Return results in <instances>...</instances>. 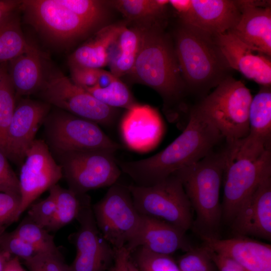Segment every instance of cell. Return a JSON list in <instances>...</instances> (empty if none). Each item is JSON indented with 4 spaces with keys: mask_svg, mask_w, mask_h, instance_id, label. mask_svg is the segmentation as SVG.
Wrapping results in <instances>:
<instances>
[{
    "mask_svg": "<svg viewBox=\"0 0 271 271\" xmlns=\"http://www.w3.org/2000/svg\"><path fill=\"white\" fill-rule=\"evenodd\" d=\"M166 20L139 23L140 47L134 65L128 74L132 80L148 86L162 98L168 119L177 121L188 113L190 95L183 79L171 36L165 30Z\"/></svg>",
    "mask_w": 271,
    "mask_h": 271,
    "instance_id": "6da1fadb",
    "label": "cell"
},
{
    "mask_svg": "<svg viewBox=\"0 0 271 271\" xmlns=\"http://www.w3.org/2000/svg\"><path fill=\"white\" fill-rule=\"evenodd\" d=\"M188 118L182 132L158 153L139 160H117L121 171L129 175L135 185L151 186L199 161L224 139L212 123L193 106Z\"/></svg>",
    "mask_w": 271,
    "mask_h": 271,
    "instance_id": "7a4b0ae2",
    "label": "cell"
},
{
    "mask_svg": "<svg viewBox=\"0 0 271 271\" xmlns=\"http://www.w3.org/2000/svg\"><path fill=\"white\" fill-rule=\"evenodd\" d=\"M183 79L190 95L202 99L233 70L223 56L215 35L178 20L172 37Z\"/></svg>",
    "mask_w": 271,
    "mask_h": 271,
    "instance_id": "3957f363",
    "label": "cell"
},
{
    "mask_svg": "<svg viewBox=\"0 0 271 271\" xmlns=\"http://www.w3.org/2000/svg\"><path fill=\"white\" fill-rule=\"evenodd\" d=\"M225 148L214 149L199 161L175 173L180 180L196 214L200 235L216 237L222 215L220 191L225 162ZM196 228V229H197Z\"/></svg>",
    "mask_w": 271,
    "mask_h": 271,
    "instance_id": "277c9868",
    "label": "cell"
},
{
    "mask_svg": "<svg viewBox=\"0 0 271 271\" xmlns=\"http://www.w3.org/2000/svg\"><path fill=\"white\" fill-rule=\"evenodd\" d=\"M252 96L240 80L230 77L193 106L219 131L226 143L245 138Z\"/></svg>",
    "mask_w": 271,
    "mask_h": 271,
    "instance_id": "5b68a950",
    "label": "cell"
},
{
    "mask_svg": "<svg viewBox=\"0 0 271 271\" xmlns=\"http://www.w3.org/2000/svg\"><path fill=\"white\" fill-rule=\"evenodd\" d=\"M92 207L100 233L114 250L125 247L131 253L142 216L133 204L128 187L115 183Z\"/></svg>",
    "mask_w": 271,
    "mask_h": 271,
    "instance_id": "8992f818",
    "label": "cell"
},
{
    "mask_svg": "<svg viewBox=\"0 0 271 271\" xmlns=\"http://www.w3.org/2000/svg\"><path fill=\"white\" fill-rule=\"evenodd\" d=\"M128 187L140 214L165 221L184 233L193 225L190 201L175 174L151 186Z\"/></svg>",
    "mask_w": 271,
    "mask_h": 271,
    "instance_id": "52a82bcc",
    "label": "cell"
},
{
    "mask_svg": "<svg viewBox=\"0 0 271 271\" xmlns=\"http://www.w3.org/2000/svg\"><path fill=\"white\" fill-rule=\"evenodd\" d=\"M222 215L232 220L242 202L250 195L264 173L271 168V151L259 156L240 152L235 143H226Z\"/></svg>",
    "mask_w": 271,
    "mask_h": 271,
    "instance_id": "ba28073f",
    "label": "cell"
},
{
    "mask_svg": "<svg viewBox=\"0 0 271 271\" xmlns=\"http://www.w3.org/2000/svg\"><path fill=\"white\" fill-rule=\"evenodd\" d=\"M114 153L101 149L71 151L56 155L69 189L84 194L117 182L121 170Z\"/></svg>",
    "mask_w": 271,
    "mask_h": 271,
    "instance_id": "9c48e42d",
    "label": "cell"
},
{
    "mask_svg": "<svg viewBox=\"0 0 271 271\" xmlns=\"http://www.w3.org/2000/svg\"><path fill=\"white\" fill-rule=\"evenodd\" d=\"M46 136L55 154L90 150L120 148L98 124L62 109L49 112L44 121Z\"/></svg>",
    "mask_w": 271,
    "mask_h": 271,
    "instance_id": "30bf717a",
    "label": "cell"
},
{
    "mask_svg": "<svg viewBox=\"0 0 271 271\" xmlns=\"http://www.w3.org/2000/svg\"><path fill=\"white\" fill-rule=\"evenodd\" d=\"M39 90L45 102L97 124L111 125L117 117V109L100 102L61 72L50 75Z\"/></svg>",
    "mask_w": 271,
    "mask_h": 271,
    "instance_id": "8fae6325",
    "label": "cell"
},
{
    "mask_svg": "<svg viewBox=\"0 0 271 271\" xmlns=\"http://www.w3.org/2000/svg\"><path fill=\"white\" fill-rule=\"evenodd\" d=\"M20 9L27 22L50 40L61 44L75 42L96 27L61 4L59 0H24Z\"/></svg>",
    "mask_w": 271,
    "mask_h": 271,
    "instance_id": "7c38bea8",
    "label": "cell"
},
{
    "mask_svg": "<svg viewBox=\"0 0 271 271\" xmlns=\"http://www.w3.org/2000/svg\"><path fill=\"white\" fill-rule=\"evenodd\" d=\"M62 177V168L55 161L48 145L43 140L35 139L27 151L21 168L19 216L42 193L57 184Z\"/></svg>",
    "mask_w": 271,
    "mask_h": 271,
    "instance_id": "4fadbf2b",
    "label": "cell"
},
{
    "mask_svg": "<svg viewBox=\"0 0 271 271\" xmlns=\"http://www.w3.org/2000/svg\"><path fill=\"white\" fill-rule=\"evenodd\" d=\"M178 20L212 35L231 30L238 23L239 0H170Z\"/></svg>",
    "mask_w": 271,
    "mask_h": 271,
    "instance_id": "5bb4252c",
    "label": "cell"
},
{
    "mask_svg": "<svg viewBox=\"0 0 271 271\" xmlns=\"http://www.w3.org/2000/svg\"><path fill=\"white\" fill-rule=\"evenodd\" d=\"M92 207L89 198L76 218L79 223L74 236L76 254L70 271H105L113 260L114 250L100 233Z\"/></svg>",
    "mask_w": 271,
    "mask_h": 271,
    "instance_id": "9a60e30c",
    "label": "cell"
},
{
    "mask_svg": "<svg viewBox=\"0 0 271 271\" xmlns=\"http://www.w3.org/2000/svg\"><path fill=\"white\" fill-rule=\"evenodd\" d=\"M238 236L271 238V168L262 175L250 195L242 202L232 220Z\"/></svg>",
    "mask_w": 271,
    "mask_h": 271,
    "instance_id": "2e32d148",
    "label": "cell"
},
{
    "mask_svg": "<svg viewBox=\"0 0 271 271\" xmlns=\"http://www.w3.org/2000/svg\"><path fill=\"white\" fill-rule=\"evenodd\" d=\"M50 110V105L45 102L22 99L16 104L7 135L8 158L19 164L22 163Z\"/></svg>",
    "mask_w": 271,
    "mask_h": 271,
    "instance_id": "e0dca14e",
    "label": "cell"
},
{
    "mask_svg": "<svg viewBox=\"0 0 271 271\" xmlns=\"http://www.w3.org/2000/svg\"><path fill=\"white\" fill-rule=\"evenodd\" d=\"M126 110L119 127L123 142L133 151L149 152L162 135V122L158 111L149 105L138 103Z\"/></svg>",
    "mask_w": 271,
    "mask_h": 271,
    "instance_id": "ac0fdd59",
    "label": "cell"
},
{
    "mask_svg": "<svg viewBox=\"0 0 271 271\" xmlns=\"http://www.w3.org/2000/svg\"><path fill=\"white\" fill-rule=\"evenodd\" d=\"M239 1L240 19L229 31L253 50L271 57L270 1Z\"/></svg>",
    "mask_w": 271,
    "mask_h": 271,
    "instance_id": "d6986e66",
    "label": "cell"
},
{
    "mask_svg": "<svg viewBox=\"0 0 271 271\" xmlns=\"http://www.w3.org/2000/svg\"><path fill=\"white\" fill-rule=\"evenodd\" d=\"M215 37L232 69L261 86H270L271 57L253 50L229 31Z\"/></svg>",
    "mask_w": 271,
    "mask_h": 271,
    "instance_id": "ffe728a7",
    "label": "cell"
},
{
    "mask_svg": "<svg viewBox=\"0 0 271 271\" xmlns=\"http://www.w3.org/2000/svg\"><path fill=\"white\" fill-rule=\"evenodd\" d=\"M203 245L249 271H271V245L244 236L221 239L201 236Z\"/></svg>",
    "mask_w": 271,
    "mask_h": 271,
    "instance_id": "44dd1931",
    "label": "cell"
},
{
    "mask_svg": "<svg viewBox=\"0 0 271 271\" xmlns=\"http://www.w3.org/2000/svg\"><path fill=\"white\" fill-rule=\"evenodd\" d=\"M247 136L237 142L242 151L259 156L271 151V88L261 86L252 97L248 114Z\"/></svg>",
    "mask_w": 271,
    "mask_h": 271,
    "instance_id": "7402d4cb",
    "label": "cell"
},
{
    "mask_svg": "<svg viewBox=\"0 0 271 271\" xmlns=\"http://www.w3.org/2000/svg\"><path fill=\"white\" fill-rule=\"evenodd\" d=\"M142 216V225L132 251L141 246L154 253L170 255L179 250L186 252L192 247L185 233L178 228L163 220Z\"/></svg>",
    "mask_w": 271,
    "mask_h": 271,
    "instance_id": "603a6c76",
    "label": "cell"
},
{
    "mask_svg": "<svg viewBox=\"0 0 271 271\" xmlns=\"http://www.w3.org/2000/svg\"><path fill=\"white\" fill-rule=\"evenodd\" d=\"M8 73L17 98L38 91L42 85L43 67L40 53L34 46L10 62Z\"/></svg>",
    "mask_w": 271,
    "mask_h": 271,
    "instance_id": "cb8c5ba5",
    "label": "cell"
},
{
    "mask_svg": "<svg viewBox=\"0 0 271 271\" xmlns=\"http://www.w3.org/2000/svg\"><path fill=\"white\" fill-rule=\"evenodd\" d=\"M122 25H113L100 29L90 40L79 47L69 57V66L101 69L109 62V51Z\"/></svg>",
    "mask_w": 271,
    "mask_h": 271,
    "instance_id": "d4e9b609",
    "label": "cell"
},
{
    "mask_svg": "<svg viewBox=\"0 0 271 271\" xmlns=\"http://www.w3.org/2000/svg\"><path fill=\"white\" fill-rule=\"evenodd\" d=\"M141 35L140 24L129 28L122 26L114 43L115 50L109 57L110 72L115 77L119 78L131 70L139 53Z\"/></svg>",
    "mask_w": 271,
    "mask_h": 271,
    "instance_id": "484cf974",
    "label": "cell"
},
{
    "mask_svg": "<svg viewBox=\"0 0 271 271\" xmlns=\"http://www.w3.org/2000/svg\"><path fill=\"white\" fill-rule=\"evenodd\" d=\"M111 5L130 21L139 23L166 20L168 0H116Z\"/></svg>",
    "mask_w": 271,
    "mask_h": 271,
    "instance_id": "4316f807",
    "label": "cell"
},
{
    "mask_svg": "<svg viewBox=\"0 0 271 271\" xmlns=\"http://www.w3.org/2000/svg\"><path fill=\"white\" fill-rule=\"evenodd\" d=\"M50 189L55 194L56 207L54 216L46 230L56 232L76 219L83 204L90 197L86 194H77L58 184Z\"/></svg>",
    "mask_w": 271,
    "mask_h": 271,
    "instance_id": "83f0119b",
    "label": "cell"
},
{
    "mask_svg": "<svg viewBox=\"0 0 271 271\" xmlns=\"http://www.w3.org/2000/svg\"><path fill=\"white\" fill-rule=\"evenodd\" d=\"M31 46L24 36L17 12L0 24V64L10 62Z\"/></svg>",
    "mask_w": 271,
    "mask_h": 271,
    "instance_id": "f1b7e54d",
    "label": "cell"
},
{
    "mask_svg": "<svg viewBox=\"0 0 271 271\" xmlns=\"http://www.w3.org/2000/svg\"><path fill=\"white\" fill-rule=\"evenodd\" d=\"M84 88L99 101L112 108L127 109L137 103L127 86L118 78L105 87L94 86Z\"/></svg>",
    "mask_w": 271,
    "mask_h": 271,
    "instance_id": "f546056e",
    "label": "cell"
},
{
    "mask_svg": "<svg viewBox=\"0 0 271 271\" xmlns=\"http://www.w3.org/2000/svg\"><path fill=\"white\" fill-rule=\"evenodd\" d=\"M16 99L7 71L0 83V150L5 154L7 135L16 106Z\"/></svg>",
    "mask_w": 271,
    "mask_h": 271,
    "instance_id": "4dcf8cb0",
    "label": "cell"
},
{
    "mask_svg": "<svg viewBox=\"0 0 271 271\" xmlns=\"http://www.w3.org/2000/svg\"><path fill=\"white\" fill-rule=\"evenodd\" d=\"M13 231L33 245L38 252L58 248L54 237L46 229L37 225L27 216Z\"/></svg>",
    "mask_w": 271,
    "mask_h": 271,
    "instance_id": "1f68e13d",
    "label": "cell"
},
{
    "mask_svg": "<svg viewBox=\"0 0 271 271\" xmlns=\"http://www.w3.org/2000/svg\"><path fill=\"white\" fill-rule=\"evenodd\" d=\"M61 4L95 26L103 22L107 16L104 3L95 0H59Z\"/></svg>",
    "mask_w": 271,
    "mask_h": 271,
    "instance_id": "d6a6232c",
    "label": "cell"
},
{
    "mask_svg": "<svg viewBox=\"0 0 271 271\" xmlns=\"http://www.w3.org/2000/svg\"><path fill=\"white\" fill-rule=\"evenodd\" d=\"M132 252L140 271H180L170 255L154 253L141 246Z\"/></svg>",
    "mask_w": 271,
    "mask_h": 271,
    "instance_id": "836d02e7",
    "label": "cell"
},
{
    "mask_svg": "<svg viewBox=\"0 0 271 271\" xmlns=\"http://www.w3.org/2000/svg\"><path fill=\"white\" fill-rule=\"evenodd\" d=\"M178 266L180 271H215L216 268L209 250L204 245L192 247L186 251L180 257Z\"/></svg>",
    "mask_w": 271,
    "mask_h": 271,
    "instance_id": "e575fe53",
    "label": "cell"
},
{
    "mask_svg": "<svg viewBox=\"0 0 271 271\" xmlns=\"http://www.w3.org/2000/svg\"><path fill=\"white\" fill-rule=\"evenodd\" d=\"M24 261L29 271H70L58 248L39 252Z\"/></svg>",
    "mask_w": 271,
    "mask_h": 271,
    "instance_id": "d590c367",
    "label": "cell"
},
{
    "mask_svg": "<svg viewBox=\"0 0 271 271\" xmlns=\"http://www.w3.org/2000/svg\"><path fill=\"white\" fill-rule=\"evenodd\" d=\"M0 249L20 259L26 260L38 253L37 249L13 231L0 235Z\"/></svg>",
    "mask_w": 271,
    "mask_h": 271,
    "instance_id": "8d00e7d4",
    "label": "cell"
},
{
    "mask_svg": "<svg viewBox=\"0 0 271 271\" xmlns=\"http://www.w3.org/2000/svg\"><path fill=\"white\" fill-rule=\"evenodd\" d=\"M45 199L33 203L29 208L27 216L40 227L46 229L51 222L56 211L55 194L51 189Z\"/></svg>",
    "mask_w": 271,
    "mask_h": 271,
    "instance_id": "74e56055",
    "label": "cell"
},
{
    "mask_svg": "<svg viewBox=\"0 0 271 271\" xmlns=\"http://www.w3.org/2000/svg\"><path fill=\"white\" fill-rule=\"evenodd\" d=\"M21 197L0 192V235L19 218Z\"/></svg>",
    "mask_w": 271,
    "mask_h": 271,
    "instance_id": "f35d334b",
    "label": "cell"
},
{
    "mask_svg": "<svg viewBox=\"0 0 271 271\" xmlns=\"http://www.w3.org/2000/svg\"><path fill=\"white\" fill-rule=\"evenodd\" d=\"M7 159L6 154L0 150V192L21 197L19 178Z\"/></svg>",
    "mask_w": 271,
    "mask_h": 271,
    "instance_id": "ab89813d",
    "label": "cell"
},
{
    "mask_svg": "<svg viewBox=\"0 0 271 271\" xmlns=\"http://www.w3.org/2000/svg\"><path fill=\"white\" fill-rule=\"evenodd\" d=\"M72 81L75 84L88 88L96 84L100 69L69 66Z\"/></svg>",
    "mask_w": 271,
    "mask_h": 271,
    "instance_id": "60d3db41",
    "label": "cell"
},
{
    "mask_svg": "<svg viewBox=\"0 0 271 271\" xmlns=\"http://www.w3.org/2000/svg\"><path fill=\"white\" fill-rule=\"evenodd\" d=\"M206 248L209 250L211 258L218 271H249L230 258Z\"/></svg>",
    "mask_w": 271,
    "mask_h": 271,
    "instance_id": "b9f144b4",
    "label": "cell"
},
{
    "mask_svg": "<svg viewBox=\"0 0 271 271\" xmlns=\"http://www.w3.org/2000/svg\"><path fill=\"white\" fill-rule=\"evenodd\" d=\"M131 252L125 247L114 250V263L111 271H129Z\"/></svg>",
    "mask_w": 271,
    "mask_h": 271,
    "instance_id": "7bdbcfd3",
    "label": "cell"
},
{
    "mask_svg": "<svg viewBox=\"0 0 271 271\" xmlns=\"http://www.w3.org/2000/svg\"><path fill=\"white\" fill-rule=\"evenodd\" d=\"M22 1L0 0V24L20 9Z\"/></svg>",
    "mask_w": 271,
    "mask_h": 271,
    "instance_id": "ee69618b",
    "label": "cell"
},
{
    "mask_svg": "<svg viewBox=\"0 0 271 271\" xmlns=\"http://www.w3.org/2000/svg\"><path fill=\"white\" fill-rule=\"evenodd\" d=\"M116 78L110 72L99 69L96 86L100 88L105 87L109 85Z\"/></svg>",
    "mask_w": 271,
    "mask_h": 271,
    "instance_id": "f6af8a7d",
    "label": "cell"
},
{
    "mask_svg": "<svg viewBox=\"0 0 271 271\" xmlns=\"http://www.w3.org/2000/svg\"><path fill=\"white\" fill-rule=\"evenodd\" d=\"M3 271H25L20 259L12 256L6 263Z\"/></svg>",
    "mask_w": 271,
    "mask_h": 271,
    "instance_id": "bcb514c9",
    "label": "cell"
},
{
    "mask_svg": "<svg viewBox=\"0 0 271 271\" xmlns=\"http://www.w3.org/2000/svg\"><path fill=\"white\" fill-rule=\"evenodd\" d=\"M12 256L9 252L0 249V271H3L5 264Z\"/></svg>",
    "mask_w": 271,
    "mask_h": 271,
    "instance_id": "7dc6e473",
    "label": "cell"
},
{
    "mask_svg": "<svg viewBox=\"0 0 271 271\" xmlns=\"http://www.w3.org/2000/svg\"><path fill=\"white\" fill-rule=\"evenodd\" d=\"M7 63L0 64V83L4 75L8 71Z\"/></svg>",
    "mask_w": 271,
    "mask_h": 271,
    "instance_id": "c3c4849f",
    "label": "cell"
},
{
    "mask_svg": "<svg viewBox=\"0 0 271 271\" xmlns=\"http://www.w3.org/2000/svg\"><path fill=\"white\" fill-rule=\"evenodd\" d=\"M129 271H140L137 266L135 265L134 262H133L131 259L129 262Z\"/></svg>",
    "mask_w": 271,
    "mask_h": 271,
    "instance_id": "681fc988",
    "label": "cell"
}]
</instances>
